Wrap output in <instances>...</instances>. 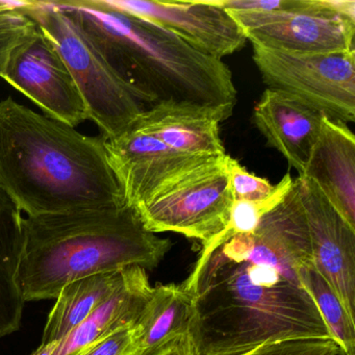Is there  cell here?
I'll use <instances>...</instances> for the list:
<instances>
[{"label": "cell", "mask_w": 355, "mask_h": 355, "mask_svg": "<svg viewBox=\"0 0 355 355\" xmlns=\"http://www.w3.org/2000/svg\"><path fill=\"white\" fill-rule=\"evenodd\" d=\"M146 270H124L123 282L111 298L58 345L53 355H80L114 332L137 325L153 294Z\"/></svg>", "instance_id": "16"}, {"label": "cell", "mask_w": 355, "mask_h": 355, "mask_svg": "<svg viewBox=\"0 0 355 355\" xmlns=\"http://www.w3.org/2000/svg\"><path fill=\"white\" fill-rule=\"evenodd\" d=\"M142 353L139 347L137 325L128 326L114 332L80 355H136Z\"/></svg>", "instance_id": "25"}, {"label": "cell", "mask_w": 355, "mask_h": 355, "mask_svg": "<svg viewBox=\"0 0 355 355\" xmlns=\"http://www.w3.org/2000/svg\"><path fill=\"white\" fill-rule=\"evenodd\" d=\"M0 187L28 217L125 205L103 137L0 101Z\"/></svg>", "instance_id": "2"}, {"label": "cell", "mask_w": 355, "mask_h": 355, "mask_svg": "<svg viewBox=\"0 0 355 355\" xmlns=\"http://www.w3.org/2000/svg\"><path fill=\"white\" fill-rule=\"evenodd\" d=\"M293 182L294 180L292 176L290 173H286L284 178L275 184L273 193L267 198L257 201L234 200L227 225L217 236L202 244L199 257L211 252L232 236L254 232L263 218L284 200L292 189Z\"/></svg>", "instance_id": "21"}, {"label": "cell", "mask_w": 355, "mask_h": 355, "mask_svg": "<svg viewBox=\"0 0 355 355\" xmlns=\"http://www.w3.org/2000/svg\"><path fill=\"white\" fill-rule=\"evenodd\" d=\"M226 157L189 172L137 207L145 227L157 234L175 232L202 244L221 232L234 202Z\"/></svg>", "instance_id": "7"}, {"label": "cell", "mask_w": 355, "mask_h": 355, "mask_svg": "<svg viewBox=\"0 0 355 355\" xmlns=\"http://www.w3.org/2000/svg\"><path fill=\"white\" fill-rule=\"evenodd\" d=\"M193 299L180 284H157L139 320V347L142 353L157 352L190 330Z\"/></svg>", "instance_id": "19"}, {"label": "cell", "mask_w": 355, "mask_h": 355, "mask_svg": "<svg viewBox=\"0 0 355 355\" xmlns=\"http://www.w3.org/2000/svg\"><path fill=\"white\" fill-rule=\"evenodd\" d=\"M299 176L313 180L355 230V137L347 124L323 116L319 138Z\"/></svg>", "instance_id": "15"}, {"label": "cell", "mask_w": 355, "mask_h": 355, "mask_svg": "<svg viewBox=\"0 0 355 355\" xmlns=\"http://www.w3.org/2000/svg\"><path fill=\"white\" fill-rule=\"evenodd\" d=\"M323 116L297 97L270 88L253 111L255 125L268 145L279 151L299 175L319 138Z\"/></svg>", "instance_id": "13"}, {"label": "cell", "mask_w": 355, "mask_h": 355, "mask_svg": "<svg viewBox=\"0 0 355 355\" xmlns=\"http://www.w3.org/2000/svg\"><path fill=\"white\" fill-rule=\"evenodd\" d=\"M105 148L124 200L134 209L189 172L223 157L178 153L132 126L105 140Z\"/></svg>", "instance_id": "10"}, {"label": "cell", "mask_w": 355, "mask_h": 355, "mask_svg": "<svg viewBox=\"0 0 355 355\" xmlns=\"http://www.w3.org/2000/svg\"><path fill=\"white\" fill-rule=\"evenodd\" d=\"M134 207L24 218L18 282L26 302L57 299L66 284L130 267L153 269L171 249Z\"/></svg>", "instance_id": "4"}, {"label": "cell", "mask_w": 355, "mask_h": 355, "mask_svg": "<svg viewBox=\"0 0 355 355\" xmlns=\"http://www.w3.org/2000/svg\"><path fill=\"white\" fill-rule=\"evenodd\" d=\"M241 355H343L332 338H300L261 345Z\"/></svg>", "instance_id": "24"}, {"label": "cell", "mask_w": 355, "mask_h": 355, "mask_svg": "<svg viewBox=\"0 0 355 355\" xmlns=\"http://www.w3.org/2000/svg\"><path fill=\"white\" fill-rule=\"evenodd\" d=\"M155 355H195L190 332L182 334L159 349Z\"/></svg>", "instance_id": "27"}, {"label": "cell", "mask_w": 355, "mask_h": 355, "mask_svg": "<svg viewBox=\"0 0 355 355\" xmlns=\"http://www.w3.org/2000/svg\"><path fill=\"white\" fill-rule=\"evenodd\" d=\"M230 14L257 46L296 53L355 49L354 0H311L296 11Z\"/></svg>", "instance_id": "8"}, {"label": "cell", "mask_w": 355, "mask_h": 355, "mask_svg": "<svg viewBox=\"0 0 355 355\" xmlns=\"http://www.w3.org/2000/svg\"><path fill=\"white\" fill-rule=\"evenodd\" d=\"M58 345H59L58 342L49 343L46 345L41 344L32 355H53L55 349H57Z\"/></svg>", "instance_id": "28"}, {"label": "cell", "mask_w": 355, "mask_h": 355, "mask_svg": "<svg viewBox=\"0 0 355 355\" xmlns=\"http://www.w3.org/2000/svg\"><path fill=\"white\" fill-rule=\"evenodd\" d=\"M107 5L174 33L200 53L215 59L241 51L246 44L244 32L230 12L214 0H105Z\"/></svg>", "instance_id": "12"}, {"label": "cell", "mask_w": 355, "mask_h": 355, "mask_svg": "<svg viewBox=\"0 0 355 355\" xmlns=\"http://www.w3.org/2000/svg\"><path fill=\"white\" fill-rule=\"evenodd\" d=\"M226 167L234 200H261L269 197L275 189L269 180L250 173L230 155L226 157Z\"/></svg>", "instance_id": "23"}, {"label": "cell", "mask_w": 355, "mask_h": 355, "mask_svg": "<svg viewBox=\"0 0 355 355\" xmlns=\"http://www.w3.org/2000/svg\"><path fill=\"white\" fill-rule=\"evenodd\" d=\"M294 184L309 230L313 265L355 322V230L313 180L298 176Z\"/></svg>", "instance_id": "11"}, {"label": "cell", "mask_w": 355, "mask_h": 355, "mask_svg": "<svg viewBox=\"0 0 355 355\" xmlns=\"http://www.w3.org/2000/svg\"><path fill=\"white\" fill-rule=\"evenodd\" d=\"M24 249V218L0 187V338L20 329L24 300L18 282Z\"/></svg>", "instance_id": "17"}, {"label": "cell", "mask_w": 355, "mask_h": 355, "mask_svg": "<svg viewBox=\"0 0 355 355\" xmlns=\"http://www.w3.org/2000/svg\"><path fill=\"white\" fill-rule=\"evenodd\" d=\"M124 270L95 274L66 284L47 318L41 344L61 342L107 302L123 282Z\"/></svg>", "instance_id": "18"}, {"label": "cell", "mask_w": 355, "mask_h": 355, "mask_svg": "<svg viewBox=\"0 0 355 355\" xmlns=\"http://www.w3.org/2000/svg\"><path fill=\"white\" fill-rule=\"evenodd\" d=\"M157 352H151V353H138V354L136 355H155V353Z\"/></svg>", "instance_id": "29"}, {"label": "cell", "mask_w": 355, "mask_h": 355, "mask_svg": "<svg viewBox=\"0 0 355 355\" xmlns=\"http://www.w3.org/2000/svg\"><path fill=\"white\" fill-rule=\"evenodd\" d=\"M53 43L71 73L92 120L105 140L120 136L145 111L114 73L76 20L55 1H32L24 10Z\"/></svg>", "instance_id": "5"}, {"label": "cell", "mask_w": 355, "mask_h": 355, "mask_svg": "<svg viewBox=\"0 0 355 355\" xmlns=\"http://www.w3.org/2000/svg\"><path fill=\"white\" fill-rule=\"evenodd\" d=\"M226 11L290 12L309 7L311 0H214Z\"/></svg>", "instance_id": "26"}, {"label": "cell", "mask_w": 355, "mask_h": 355, "mask_svg": "<svg viewBox=\"0 0 355 355\" xmlns=\"http://www.w3.org/2000/svg\"><path fill=\"white\" fill-rule=\"evenodd\" d=\"M298 276L343 355H355V322L347 315L334 288L318 271L313 261L300 266Z\"/></svg>", "instance_id": "20"}, {"label": "cell", "mask_w": 355, "mask_h": 355, "mask_svg": "<svg viewBox=\"0 0 355 355\" xmlns=\"http://www.w3.org/2000/svg\"><path fill=\"white\" fill-rule=\"evenodd\" d=\"M313 261L293 182L254 232L199 257L182 284L193 299L195 355H241L270 343L332 338L299 279V267Z\"/></svg>", "instance_id": "1"}, {"label": "cell", "mask_w": 355, "mask_h": 355, "mask_svg": "<svg viewBox=\"0 0 355 355\" xmlns=\"http://www.w3.org/2000/svg\"><path fill=\"white\" fill-rule=\"evenodd\" d=\"M55 3L76 20L145 109L175 103L234 112L238 92L222 60L200 53L159 24L111 7L105 0Z\"/></svg>", "instance_id": "3"}, {"label": "cell", "mask_w": 355, "mask_h": 355, "mask_svg": "<svg viewBox=\"0 0 355 355\" xmlns=\"http://www.w3.org/2000/svg\"><path fill=\"white\" fill-rule=\"evenodd\" d=\"M3 78L49 117L74 128L89 120L84 99L65 62L39 28L12 51Z\"/></svg>", "instance_id": "9"}, {"label": "cell", "mask_w": 355, "mask_h": 355, "mask_svg": "<svg viewBox=\"0 0 355 355\" xmlns=\"http://www.w3.org/2000/svg\"><path fill=\"white\" fill-rule=\"evenodd\" d=\"M232 115L191 103H162L145 110L132 126L178 153L222 157L226 153L220 123Z\"/></svg>", "instance_id": "14"}, {"label": "cell", "mask_w": 355, "mask_h": 355, "mask_svg": "<svg viewBox=\"0 0 355 355\" xmlns=\"http://www.w3.org/2000/svg\"><path fill=\"white\" fill-rule=\"evenodd\" d=\"M252 46L268 88L297 97L334 121H355V49L296 53Z\"/></svg>", "instance_id": "6"}, {"label": "cell", "mask_w": 355, "mask_h": 355, "mask_svg": "<svg viewBox=\"0 0 355 355\" xmlns=\"http://www.w3.org/2000/svg\"><path fill=\"white\" fill-rule=\"evenodd\" d=\"M37 28V24L22 11L0 13V78H3L12 51Z\"/></svg>", "instance_id": "22"}]
</instances>
